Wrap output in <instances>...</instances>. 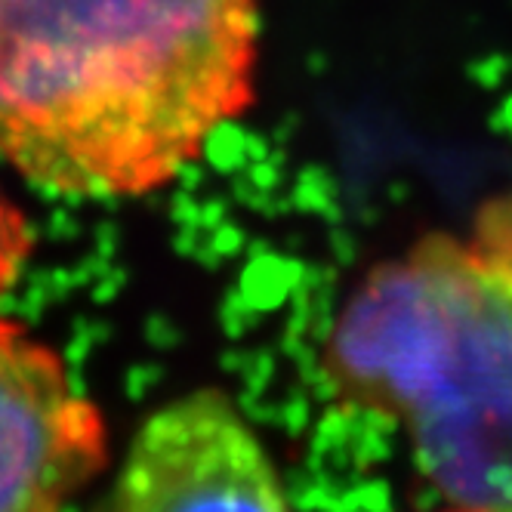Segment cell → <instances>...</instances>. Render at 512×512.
<instances>
[{
  "instance_id": "obj_2",
  "label": "cell",
  "mask_w": 512,
  "mask_h": 512,
  "mask_svg": "<svg viewBox=\"0 0 512 512\" xmlns=\"http://www.w3.org/2000/svg\"><path fill=\"white\" fill-rule=\"evenodd\" d=\"M324 374L346 405L405 429L448 503L512 512V195L364 278Z\"/></svg>"
},
{
  "instance_id": "obj_4",
  "label": "cell",
  "mask_w": 512,
  "mask_h": 512,
  "mask_svg": "<svg viewBox=\"0 0 512 512\" xmlns=\"http://www.w3.org/2000/svg\"><path fill=\"white\" fill-rule=\"evenodd\" d=\"M105 460L99 408L53 349L0 318V512H62Z\"/></svg>"
},
{
  "instance_id": "obj_3",
  "label": "cell",
  "mask_w": 512,
  "mask_h": 512,
  "mask_svg": "<svg viewBox=\"0 0 512 512\" xmlns=\"http://www.w3.org/2000/svg\"><path fill=\"white\" fill-rule=\"evenodd\" d=\"M99 512H294L253 426L219 389L182 395L139 426Z\"/></svg>"
},
{
  "instance_id": "obj_5",
  "label": "cell",
  "mask_w": 512,
  "mask_h": 512,
  "mask_svg": "<svg viewBox=\"0 0 512 512\" xmlns=\"http://www.w3.org/2000/svg\"><path fill=\"white\" fill-rule=\"evenodd\" d=\"M31 253V229L25 213L0 192V297L16 284Z\"/></svg>"
},
{
  "instance_id": "obj_1",
  "label": "cell",
  "mask_w": 512,
  "mask_h": 512,
  "mask_svg": "<svg viewBox=\"0 0 512 512\" xmlns=\"http://www.w3.org/2000/svg\"><path fill=\"white\" fill-rule=\"evenodd\" d=\"M256 53V0H0V158L53 195H149L247 112Z\"/></svg>"
},
{
  "instance_id": "obj_6",
  "label": "cell",
  "mask_w": 512,
  "mask_h": 512,
  "mask_svg": "<svg viewBox=\"0 0 512 512\" xmlns=\"http://www.w3.org/2000/svg\"><path fill=\"white\" fill-rule=\"evenodd\" d=\"M448 512H488V509H469V506H454V509H448Z\"/></svg>"
}]
</instances>
